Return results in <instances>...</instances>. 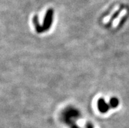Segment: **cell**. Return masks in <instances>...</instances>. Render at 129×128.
<instances>
[{
    "instance_id": "obj_1",
    "label": "cell",
    "mask_w": 129,
    "mask_h": 128,
    "mask_svg": "<svg viewBox=\"0 0 129 128\" xmlns=\"http://www.w3.org/2000/svg\"><path fill=\"white\" fill-rule=\"evenodd\" d=\"M52 16H53V11L52 9H49L46 13L45 18V28H48L51 24L52 20Z\"/></svg>"
},
{
    "instance_id": "obj_2",
    "label": "cell",
    "mask_w": 129,
    "mask_h": 128,
    "mask_svg": "<svg viewBox=\"0 0 129 128\" xmlns=\"http://www.w3.org/2000/svg\"><path fill=\"white\" fill-rule=\"evenodd\" d=\"M99 108H100V110H101L103 112H105V111L107 110V109H108V107H107V105H106V103H105L104 101V100L100 101V102H99Z\"/></svg>"
},
{
    "instance_id": "obj_3",
    "label": "cell",
    "mask_w": 129,
    "mask_h": 128,
    "mask_svg": "<svg viewBox=\"0 0 129 128\" xmlns=\"http://www.w3.org/2000/svg\"><path fill=\"white\" fill-rule=\"evenodd\" d=\"M111 104H112V105H113L114 107H115V106H116L118 104L117 101L115 100V99H113V100L111 101Z\"/></svg>"
}]
</instances>
